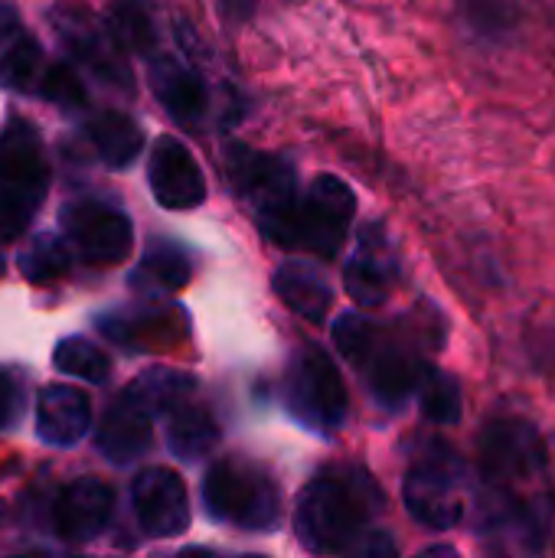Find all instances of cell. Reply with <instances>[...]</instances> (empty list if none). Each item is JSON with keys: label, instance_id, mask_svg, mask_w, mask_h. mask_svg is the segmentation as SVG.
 <instances>
[{"label": "cell", "instance_id": "obj_8", "mask_svg": "<svg viewBox=\"0 0 555 558\" xmlns=\"http://www.w3.org/2000/svg\"><path fill=\"white\" fill-rule=\"evenodd\" d=\"M285 399L291 415L321 435H334L347 422V386L337 363L321 347H304L288 363Z\"/></svg>", "mask_w": 555, "mask_h": 558}, {"label": "cell", "instance_id": "obj_26", "mask_svg": "<svg viewBox=\"0 0 555 558\" xmlns=\"http://www.w3.org/2000/svg\"><path fill=\"white\" fill-rule=\"evenodd\" d=\"M52 366L59 373H65V376H79V379L95 383V386L105 383L108 379V369H111L108 356L98 347H92L88 340H82V337L59 340L56 350H52Z\"/></svg>", "mask_w": 555, "mask_h": 558}, {"label": "cell", "instance_id": "obj_1", "mask_svg": "<svg viewBox=\"0 0 555 558\" xmlns=\"http://www.w3.org/2000/svg\"><path fill=\"white\" fill-rule=\"evenodd\" d=\"M386 507L379 484L353 464L317 474L298 497L294 533L317 556H396V543L376 530Z\"/></svg>", "mask_w": 555, "mask_h": 558}, {"label": "cell", "instance_id": "obj_2", "mask_svg": "<svg viewBox=\"0 0 555 558\" xmlns=\"http://www.w3.org/2000/svg\"><path fill=\"white\" fill-rule=\"evenodd\" d=\"M334 343L363 373V383L379 405L402 409V402L415 396L425 360L415 356L412 347L402 343L396 333L376 327L360 314H343L334 324Z\"/></svg>", "mask_w": 555, "mask_h": 558}, {"label": "cell", "instance_id": "obj_13", "mask_svg": "<svg viewBox=\"0 0 555 558\" xmlns=\"http://www.w3.org/2000/svg\"><path fill=\"white\" fill-rule=\"evenodd\" d=\"M154 445V412L134 386H128L95 428V448L118 468L134 464Z\"/></svg>", "mask_w": 555, "mask_h": 558}, {"label": "cell", "instance_id": "obj_25", "mask_svg": "<svg viewBox=\"0 0 555 558\" xmlns=\"http://www.w3.org/2000/svg\"><path fill=\"white\" fill-rule=\"evenodd\" d=\"M190 281V258L173 248V245H157L144 255L137 265L131 284L144 294H160V291H180Z\"/></svg>", "mask_w": 555, "mask_h": 558}, {"label": "cell", "instance_id": "obj_14", "mask_svg": "<svg viewBox=\"0 0 555 558\" xmlns=\"http://www.w3.org/2000/svg\"><path fill=\"white\" fill-rule=\"evenodd\" d=\"M114 513V490L98 477H79L65 484L52 507V523L62 543L82 546L105 533Z\"/></svg>", "mask_w": 555, "mask_h": 558}, {"label": "cell", "instance_id": "obj_17", "mask_svg": "<svg viewBox=\"0 0 555 558\" xmlns=\"http://www.w3.org/2000/svg\"><path fill=\"white\" fill-rule=\"evenodd\" d=\"M92 428V402L75 386H46L36 396V435L49 448H72Z\"/></svg>", "mask_w": 555, "mask_h": 558}, {"label": "cell", "instance_id": "obj_16", "mask_svg": "<svg viewBox=\"0 0 555 558\" xmlns=\"http://www.w3.org/2000/svg\"><path fill=\"white\" fill-rule=\"evenodd\" d=\"M147 180L164 209H196L206 199V177L196 157L177 137H160L154 144Z\"/></svg>", "mask_w": 555, "mask_h": 558}, {"label": "cell", "instance_id": "obj_7", "mask_svg": "<svg viewBox=\"0 0 555 558\" xmlns=\"http://www.w3.org/2000/svg\"><path fill=\"white\" fill-rule=\"evenodd\" d=\"M553 458L543 432L517 415L491 418L478 435V474L487 487L530 484L553 468Z\"/></svg>", "mask_w": 555, "mask_h": 558}, {"label": "cell", "instance_id": "obj_22", "mask_svg": "<svg viewBox=\"0 0 555 558\" xmlns=\"http://www.w3.org/2000/svg\"><path fill=\"white\" fill-rule=\"evenodd\" d=\"M46 69L43 49L33 36H26L16 26H10L0 36V85L16 92H36V82Z\"/></svg>", "mask_w": 555, "mask_h": 558}, {"label": "cell", "instance_id": "obj_23", "mask_svg": "<svg viewBox=\"0 0 555 558\" xmlns=\"http://www.w3.org/2000/svg\"><path fill=\"white\" fill-rule=\"evenodd\" d=\"M415 399L422 405V415L435 425H458L464 415V396H461L458 379L432 363H425V369L419 376Z\"/></svg>", "mask_w": 555, "mask_h": 558}, {"label": "cell", "instance_id": "obj_12", "mask_svg": "<svg viewBox=\"0 0 555 558\" xmlns=\"http://www.w3.org/2000/svg\"><path fill=\"white\" fill-rule=\"evenodd\" d=\"M56 26L65 39L69 52L88 72H95L105 85H114L118 92H131V85H134L131 69L121 56V43L114 39V33L108 26H101L88 13H75V10H59Z\"/></svg>", "mask_w": 555, "mask_h": 558}, {"label": "cell", "instance_id": "obj_24", "mask_svg": "<svg viewBox=\"0 0 555 558\" xmlns=\"http://www.w3.org/2000/svg\"><path fill=\"white\" fill-rule=\"evenodd\" d=\"M16 265L29 284H49L72 268V248L65 239H59L52 232H39L29 239V245H23Z\"/></svg>", "mask_w": 555, "mask_h": 558}, {"label": "cell", "instance_id": "obj_28", "mask_svg": "<svg viewBox=\"0 0 555 558\" xmlns=\"http://www.w3.org/2000/svg\"><path fill=\"white\" fill-rule=\"evenodd\" d=\"M36 95L46 98L49 105H59V108H82L85 105V88H82V78L75 75L72 65L65 62H56V65H46L39 82H36Z\"/></svg>", "mask_w": 555, "mask_h": 558}, {"label": "cell", "instance_id": "obj_15", "mask_svg": "<svg viewBox=\"0 0 555 558\" xmlns=\"http://www.w3.org/2000/svg\"><path fill=\"white\" fill-rule=\"evenodd\" d=\"M396 278H399V265H396L393 242L386 239L383 226H366L360 232L357 252L350 255V262L343 268L347 294L360 307H379L389 301Z\"/></svg>", "mask_w": 555, "mask_h": 558}, {"label": "cell", "instance_id": "obj_5", "mask_svg": "<svg viewBox=\"0 0 555 558\" xmlns=\"http://www.w3.org/2000/svg\"><path fill=\"white\" fill-rule=\"evenodd\" d=\"M206 513L245 533H268L281 523V490L265 468L245 458H222L203 481Z\"/></svg>", "mask_w": 555, "mask_h": 558}, {"label": "cell", "instance_id": "obj_21", "mask_svg": "<svg viewBox=\"0 0 555 558\" xmlns=\"http://www.w3.org/2000/svg\"><path fill=\"white\" fill-rule=\"evenodd\" d=\"M88 141H92L98 160L108 170H124L141 154L144 134H141V128L128 114H121V111H101L88 124Z\"/></svg>", "mask_w": 555, "mask_h": 558}, {"label": "cell", "instance_id": "obj_30", "mask_svg": "<svg viewBox=\"0 0 555 558\" xmlns=\"http://www.w3.org/2000/svg\"><path fill=\"white\" fill-rule=\"evenodd\" d=\"M20 20H16V13H13V7H7V3H0V36L10 29V26H16Z\"/></svg>", "mask_w": 555, "mask_h": 558}, {"label": "cell", "instance_id": "obj_19", "mask_svg": "<svg viewBox=\"0 0 555 558\" xmlns=\"http://www.w3.org/2000/svg\"><path fill=\"white\" fill-rule=\"evenodd\" d=\"M167 445L177 458L200 461L219 445V425L209 415V409L186 396L167 412Z\"/></svg>", "mask_w": 555, "mask_h": 558}, {"label": "cell", "instance_id": "obj_4", "mask_svg": "<svg viewBox=\"0 0 555 558\" xmlns=\"http://www.w3.org/2000/svg\"><path fill=\"white\" fill-rule=\"evenodd\" d=\"M49 193V160L33 124L7 118L0 128V245L23 235Z\"/></svg>", "mask_w": 555, "mask_h": 558}, {"label": "cell", "instance_id": "obj_32", "mask_svg": "<svg viewBox=\"0 0 555 558\" xmlns=\"http://www.w3.org/2000/svg\"><path fill=\"white\" fill-rule=\"evenodd\" d=\"M3 265H7V258H3V252H0V275H3Z\"/></svg>", "mask_w": 555, "mask_h": 558}, {"label": "cell", "instance_id": "obj_6", "mask_svg": "<svg viewBox=\"0 0 555 558\" xmlns=\"http://www.w3.org/2000/svg\"><path fill=\"white\" fill-rule=\"evenodd\" d=\"M229 173L239 196L255 209L262 232L275 245L294 248V213H298L294 170L275 154L249 150L239 144L229 150Z\"/></svg>", "mask_w": 555, "mask_h": 558}, {"label": "cell", "instance_id": "obj_9", "mask_svg": "<svg viewBox=\"0 0 555 558\" xmlns=\"http://www.w3.org/2000/svg\"><path fill=\"white\" fill-rule=\"evenodd\" d=\"M357 216V196L350 183L334 173H321L294 213V248H307L321 258H337L350 222Z\"/></svg>", "mask_w": 555, "mask_h": 558}, {"label": "cell", "instance_id": "obj_3", "mask_svg": "<svg viewBox=\"0 0 555 558\" xmlns=\"http://www.w3.org/2000/svg\"><path fill=\"white\" fill-rule=\"evenodd\" d=\"M474 484L468 481L464 461L445 441H429L415 454L402 481V504L409 517L435 533L455 530L468 520L474 507Z\"/></svg>", "mask_w": 555, "mask_h": 558}, {"label": "cell", "instance_id": "obj_20", "mask_svg": "<svg viewBox=\"0 0 555 558\" xmlns=\"http://www.w3.org/2000/svg\"><path fill=\"white\" fill-rule=\"evenodd\" d=\"M272 288H275V294H278L294 314H301V317L311 320V324H321V320L327 317V311H330V301H334L327 281H324L314 268L298 265V262L281 265V268L275 271V278H272Z\"/></svg>", "mask_w": 555, "mask_h": 558}, {"label": "cell", "instance_id": "obj_10", "mask_svg": "<svg viewBox=\"0 0 555 558\" xmlns=\"http://www.w3.org/2000/svg\"><path fill=\"white\" fill-rule=\"evenodd\" d=\"M62 232L72 248L85 265H118L128 258L134 245V229L131 219L98 199H79L62 209Z\"/></svg>", "mask_w": 555, "mask_h": 558}, {"label": "cell", "instance_id": "obj_27", "mask_svg": "<svg viewBox=\"0 0 555 558\" xmlns=\"http://www.w3.org/2000/svg\"><path fill=\"white\" fill-rule=\"evenodd\" d=\"M111 33L118 43H124L134 52H150L157 43L154 20L141 0H121L111 7Z\"/></svg>", "mask_w": 555, "mask_h": 558}, {"label": "cell", "instance_id": "obj_18", "mask_svg": "<svg viewBox=\"0 0 555 558\" xmlns=\"http://www.w3.org/2000/svg\"><path fill=\"white\" fill-rule=\"evenodd\" d=\"M150 88L154 98L167 108V114L180 124H200L209 111V92L206 82L196 75V69L183 65L173 56H160L150 62Z\"/></svg>", "mask_w": 555, "mask_h": 558}, {"label": "cell", "instance_id": "obj_11", "mask_svg": "<svg viewBox=\"0 0 555 558\" xmlns=\"http://www.w3.org/2000/svg\"><path fill=\"white\" fill-rule=\"evenodd\" d=\"M131 507H134V520L141 533L150 539H173L190 523L186 487L180 474L167 468H147L134 477Z\"/></svg>", "mask_w": 555, "mask_h": 558}, {"label": "cell", "instance_id": "obj_29", "mask_svg": "<svg viewBox=\"0 0 555 558\" xmlns=\"http://www.w3.org/2000/svg\"><path fill=\"white\" fill-rule=\"evenodd\" d=\"M20 409H23L20 383L13 379V373H7V369L0 366V432L10 428V425L20 418Z\"/></svg>", "mask_w": 555, "mask_h": 558}, {"label": "cell", "instance_id": "obj_31", "mask_svg": "<svg viewBox=\"0 0 555 558\" xmlns=\"http://www.w3.org/2000/svg\"><path fill=\"white\" fill-rule=\"evenodd\" d=\"M425 556H455V549H448V546H435V549H425Z\"/></svg>", "mask_w": 555, "mask_h": 558}]
</instances>
